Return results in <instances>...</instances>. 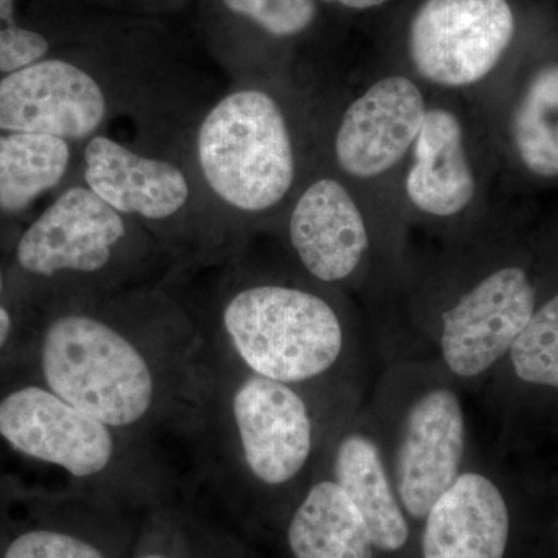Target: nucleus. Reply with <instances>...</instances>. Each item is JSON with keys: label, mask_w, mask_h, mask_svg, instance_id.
I'll list each match as a JSON object with an SVG mask.
<instances>
[{"label": "nucleus", "mask_w": 558, "mask_h": 558, "mask_svg": "<svg viewBox=\"0 0 558 558\" xmlns=\"http://www.w3.org/2000/svg\"><path fill=\"white\" fill-rule=\"evenodd\" d=\"M222 325L248 374L365 402L373 339L347 293L258 282L231 296Z\"/></svg>", "instance_id": "2"}, {"label": "nucleus", "mask_w": 558, "mask_h": 558, "mask_svg": "<svg viewBox=\"0 0 558 558\" xmlns=\"http://www.w3.org/2000/svg\"><path fill=\"white\" fill-rule=\"evenodd\" d=\"M126 234L120 213L94 191L75 186L58 197L25 231L17 260L43 277L58 271H97L109 263L112 250Z\"/></svg>", "instance_id": "16"}, {"label": "nucleus", "mask_w": 558, "mask_h": 558, "mask_svg": "<svg viewBox=\"0 0 558 558\" xmlns=\"http://www.w3.org/2000/svg\"><path fill=\"white\" fill-rule=\"evenodd\" d=\"M476 395L490 418L495 449L545 464L558 435V288Z\"/></svg>", "instance_id": "12"}, {"label": "nucleus", "mask_w": 558, "mask_h": 558, "mask_svg": "<svg viewBox=\"0 0 558 558\" xmlns=\"http://www.w3.org/2000/svg\"><path fill=\"white\" fill-rule=\"evenodd\" d=\"M557 288L483 220L425 255L410 253L399 284L368 307L373 347L384 365L435 363L476 395Z\"/></svg>", "instance_id": "1"}, {"label": "nucleus", "mask_w": 558, "mask_h": 558, "mask_svg": "<svg viewBox=\"0 0 558 558\" xmlns=\"http://www.w3.org/2000/svg\"><path fill=\"white\" fill-rule=\"evenodd\" d=\"M515 33L509 0H421L396 65L429 92L476 101L490 89Z\"/></svg>", "instance_id": "10"}, {"label": "nucleus", "mask_w": 558, "mask_h": 558, "mask_svg": "<svg viewBox=\"0 0 558 558\" xmlns=\"http://www.w3.org/2000/svg\"><path fill=\"white\" fill-rule=\"evenodd\" d=\"M288 238L312 281L368 307L399 284L409 266V250L325 159L290 204Z\"/></svg>", "instance_id": "6"}, {"label": "nucleus", "mask_w": 558, "mask_h": 558, "mask_svg": "<svg viewBox=\"0 0 558 558\" xmlns=\"http://www.w3.org/2000/svg\"><path fill=\"white\" fill-rule=\"evenodd\" d=\"M286 545L292 558H379L357 506L322 469L290 510Z\"/></svg>", "instance_id": "18"}, {"label": "nucleus", "mask_w": 558, "mask_h": 558, "mask_svg": "<svg viewBox=\"0 0 558 558\" xmlns=\"http://www.w3.org/2000/svg\"><path fill=\"white\" fill-rule=\"evenodd\" d=\"M0 436L21 453L76 478L102 472L113 454L108 425L39 387L21 388L0 400Z\"/></svg>", "instance_id": "14"}, {"label": "nucleus", "mask_w": 558, "mask_h": 558, "mask_svg": "<svg viewBox=\"0 0 558 558\" xmlns=\"http://www.w3.org/2000/svg\"><path fill=\"white\" fill-rule=\"evenodd\" d=\"M84 161L87 189L120 215L167 219L189 202V180L174 163L138 156L105 135L87 143Z\"/></svg>", "instance_id": "17"}, {"label": "nucleus", "mask_w": 558, "mask_h": 558, "mask_svg": "<svg viewBox=\"0 0 558 558\" xmlns=\"http://www.w3.org/2000/svg\"><path fill=\"white\" fill-rule=\"evenodd\" d=\"M2 275H0V292H2ZM11 333V317L5 307L0 306V349L7 343Z\"/></svg>", "instance_id": "26"}, {"label": "nucleus", "mask_w": 558, "mask_h": 558, "mask_svg": "<svg viewBox=\"0 0 558 558\" xmlns=\"http://www.w3.org/2000/svg\"><path fill=\"white\" fill-rule=\"evenodd\" d=\"M557 495L542 462L481 447L422 521L418 558H546Z\"/></svg>", "instance_id": "4"}, {"label": "nucleus", "mask_w": 558, "mask_h": 558, "mask_svg": "<svg viewBox=\"0 0 558 558\" xmlns=\"http://www.w3.org/2000/svg\"><path fill=\"white\" fill-rule=\"evenodd\" d=\"M3 558H109L89 539L54 529H33L11 539Z\"/></svg>", "instance_id": "22"}, {"label": "nucleus", "mask_w": 558, "mask_h": 558, "mask_svg": "<svg viewBox=\"0 0 558 558\" xmlns=\"http://www.w3.org/2000/svg\"><path fill=\"white\" fill-rule=\"evenodd\" d=\"M366 402V400H365ZM247 374L231 399L242 462L256 486H296L363 403Z\"/></svg>", "instance_id": "9"}, {"label": "nucleus", "mask_w": 558, "mask_h": 558, "mask_svg": "<svg viewBox=\"0 0 558 558\" xmlns=\"http://www.w3.org/2000/svg\"><path fill=\"white\" fill-rule=\"evenodd\" d=\"M319 469L357 506L379 558H418L416 527L389 475L365 403L330 440Z\"/></svg>", "instance_id": "13"}, {"label": "nucleus", "mask_w": 558, "mask_h": 558, "mask_svg": "<svg viewBox=\"0 0 558 558\" xmlns=\"http://www.w3.org/2000/svg\"><path fill=\"white\" fill-rule=\"evenodd\" d=\"M468 395L435 363L398 362L384 365L365 402L417 537L432 506L481 450Z\"/></svg>", "instance_id": "3"}, {"label": "nucleus", "mask_w": 558, "mask_h": 558, "mask_svg": "<svg viewBox=\"0 0 558 558\" xmlns=\"http://www.w3.org/2000/svg\"><path fill=\"white\" fill-rule=\"evenodd\" d=\"M506 135L524 171L558 179V61L538 65L524 81L508 110Z\"/></svg>", "instance_id": "19"}, {"label": "nucleus", "mask_w": 558, "mask_h": 558, "mask_svg": "<svg viewBox=\"0 0 558 558\" xmlns=\"http://www.w3.org/2000/svg\"><path fill=\"white\" fill-rule=\"evenodd\" d=\"M49 40L38 32L20 27L14 20V0H0V72H16L40 61Z\"/></svg>", "instance_id": "23"}, {"label": "nucleus", "mask_w": 558, "mask_h": 558, "mask_svg": "<svg viewBox=\"0 0 558 558\" xmlns=\"http://www.w3.org/2000/svg\"><path fill=\"white\" fill-rule=\"evenodd\" d=\"M43 373L51 392L108 427L135 424L153 403V373L138 349L86 315L51 323L44 337Z\"/></svg>", "instance_id": "11"}, {"label": "nucleus", "mask_w": 558, "mask_h": 558, "mask_svg": "<svg viewBox=\"0 0 558 558\" xmlns=\"http://www.w3.org/2000/svg\"><path fill=\"white\" fill-rule=\"evenodd\" d=\"M108 112L89 72L62 60L36 61L0 81V130L86 138Z\"/></svg>", "instance_id": "15"}, {"label": "nucleus", "mask_w": 558, "mask_h": 558, "mask_svg": "<svg viewBox=\"0 0 558 558\" xmlns=\"http://www.w3.org/2000/svg\"><path fill=\"white\" fill-rule=\"evenodd\" d=\"M550 454H553L554 461L558 462V435H557L556 444H554L553 451H550Z\"/></svg>", "instance_id": "28"}, {"label": "nucleus", "mask_w": 558, "mask_h": 558, "mask_svg": "<svg viewBox=\"0 0 558 558\" xmlns=\"http://www.w3.org/2000/svg\"><path fill=\"white\" fill-rule=\"evenodd\" d=\"M490 138L475 101L429 92L427 116L402 179L410 234L417 229L446 242L483 222Z\"/></svg>", "instance_id": "8"}, {"label": "nucleus", "mask_w": 558, "mask_h": 558, "mask_svg": "<svg viewBox=\"0 0 558 558\" xmlns=\"http://www.w3.org/2000/svg\"><path fill=\"white\" fill-rule=\"evenodd\" d=\"M233 16L275 40L299 39L318 20V0H220Z\"/></svg>", "instance_id": "21"}, {"label": "nucleus", "mask_w": 558, "mask_h": 558, "mask_svg": "<svg viewBox=\"0 0 558 558\" xmlns=\"http://www.w3.org/2000/svg\"><path fill=\"white\" fill-rule=\"evenodd\" d=\"M428 100L429 92L414 76L392 65L347 90L325 130L323 159L407 250L410 230L402 179Z\"/></svg>", "instance_id": "5"}, {"label": "nucleus", "mask_w": 558, "mask_h": 558, "mask_svg": "<svg viewBox=\"0 0 558 558\" xmlns=\"http://www.w3.org/2000/svg\"><path fill=\"white\" fill-rule=\"evenodd\" d=\"M325 5L337 7V9L365 13V11L379 10L387 5L389 0H318Z\"/></svg>", "instance_id": "24"}, {"label": "nucleus", "mask_w": 558, "mask_h": 558, "mask_svg": "<svg viewBox=\"0 0 558 558\" xmlns=\"http://www.w3.org/2000/svg\"><path fill=\"white\" fill-rule=\"evenodd\" d=\"M546 558H558V495L546 534Z\"/></svg>", "instance_id": "25"}, {"label": "nucleus", "mask_w": 558, "mask_h": 558, "mask_svg": "<svg viewBox=\"0 0 558 558\" xmlns=\"http://www.w3.org/2000/svg\"><path fill=\"white\" fill-rule=\"evenodd\" d=\"M70 149L64 138L11 132L0 135V209L27 208L64 178Z\"/></svg>", "instance_id": "20"}, {"label": "nucleus", "mask_w": 558, "mask_h": 558, "mask_svg": "<svg viewBox=\"0 0 558 558\" xmlns=\"http://www.w3.org/2000/svg\"><path fill=\"white\" fill-rule=\"evenodd\" d=\"M135 558H174L170 554L160 553V550H148V553L140 554Z\"/></svg>", "instance_id": "27"}, {"label": "nucleus", "mask_w": 558, "mask_h": 558, "mask_svg": "<svg viewBox=\"0 0 558 558\" xmlns=\"http://www.w3.org/2000/svg\"><path fill=\"white\" fill-rule=\"evenodd\" d=\"M197 156L213 193L245 215L274 213L301 186L299 137L288 109L260 86L231 92L209 110Z\"/></svg>", "instance_id": "7"}]
</instances>
